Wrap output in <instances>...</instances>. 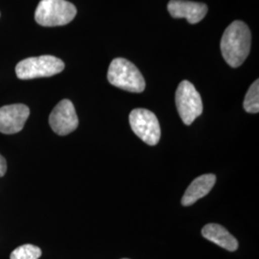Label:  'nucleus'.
<instances>
[{
  "mask_svg": "<svg viewBox=\"0 0 259 259\" xmlns=\"http://www.w3.org/2000/svg\"><path fill=\"white\" fill-rule=\"evenodd\" d=\"M205 239L218 245L225 250L234 251L238 249V242L224 227L218 224H207L202 230Z\"/></svg>",
  "mask_w": 259,
  "mask_h": 259,
  "instance_id": "9b49d317",
  "label": "nucleus"
},
{
  "mask_svg": "<svg viewBox=\"0 0 259 259\" xmlns=\"http://www.w3.org/2000/svg\"><path fill=\"white\" fill-rule=\"evenodd\" d=\"M51 129L59 136H66L77 129L79 120L71 101L64 99L59 103L49 116Z\"/></svg>",
  "mask_w": 259,
  "mask_h": 259,
  "instance_id": "0eeeda50",
  "label": "nucleus"
},
{
  "mask_svg": "<svg viewBox=\"0 0 259 259\" xmlns=\"http://www.w3.org/2000/svg\"><path fill=\"white\" fill-rule=\"evenodd\" d=\"M251 35L248 25L235 20L223 34L221 52L227 64L233 68L240 66L250 54Z\"/></svg>",
  "mask_w": 259,
  "mask_h": 259,
  "instance_id": "f257e3e1",
  "label": "nucleus"
},
{
  "mask_svg": "<svg viewBox=\"0 0 259 259\" xmlns=\"http://www.w3.org/2000/svg\"><path fill=\"white\" fill-rule=\"evenodd\" d=\"M30 110L26 105L14 104L0 108V133L14 135L23 129Z\"/></svg>",
  "mask_w": 259,
  "mask_h": 259,
  "instance_id": "6e6552de",
  "label": "nucleus"
},
{
  "mask_svg": "<svg viewBox=\"0 0 259 259\" xmlns=\"http://www.w3.org/2000/svg\"><path fill=\"white\" fill-rule=\"evenodd\" d=\"M65 69V63L55 56L31 57L20 61L16 66L19 79L31 80L36 78L51 77L61 73Z\"/></svg>",
  "mask_w": 259,
  "mask_h": 259,
  "instance_id": "20e7f679",
  "label": "nucleus"
},
{
  "mask_svg": "<svg viewBox=\"0 0 259 259\" xmlns=\"http://www.w3.org/2000/svg\"><path fill=\"white\" fill-rule=\"evenodd\" d=\"M109 82L123 91L140 93L145 90L146 83L139 68L123 58L114 59L108 70Z\"/></svg>",
  "mask_w": 259,
  "mask_h": 259,
  "instance_id": "f03ea898",
  "label": "nucleus"
},
{
  "mask_svg": "<svg viewBox=\"0 0 259 259\" xmlns=\"http://www.w3.org/2000/svg\"><path fill=\"white\" fill-rule=\"evenodd\" d=\"M244 110L249 113H257L259 111V81L256 80L250 85L243 103Z\"/></svg>",
  "mask_w": 259,
  "mask_h": 259,
  "instance_id": "f8f14e48",
  "label": "nucleus"
},
{
  "mask_svg": "<svg viewBox=\"0 0 259 259\" xmlns=\"http://www.w3.org/2000/svg\"><path fill=\"white\" fill-rule=\"evenodd\" d=\"M133 132L150 146L157 145L160 139V126L154 112L146 109H136L130 113Z\"/></svg>",
  "mask_w": 259,
  "mask_h": 259,
  "instance_id": "423d86ee",
  "label": "nucleus"
},
{
  "mask_svg": "<svg viewBox=\"0 0 259 259\" xmlns=\"http://www.w3.org/2000/svg\"><path fill=\"white\" fill-rule=\"evenodd\" d=\"M7 171V163L6 159L0 155V177H3L5 175Z\"/></svg>",
  "mask_w": 259,
  "mask_h": 259,
  "instance_id": "4468645a",
  "label": "nucleus"
},
{
  "mask_svg": "<svg viewBox=\"0 0 259 259\" xmlns=\"http://www.w3.org/2000/svg\"><path fill=\"white\" fill-rule=\"evenodd\" d=\"M76 15V7L68 1L41 0L35 12V19L41 26L54 27L68 24Z\"/></svg>",
  "mask_w": 259,
  "mask_h": 259,
  "instance_id": "7ed1b4c3",
  "label": "nucleus"
},
{
  "mask_svg": "<svg viewBox=\"0 0 259 259\" xmlns=\"http://www.w3.org/2000/svg\"><path fill=\"white\" fill-rule=\"evenodd\" d=\"M178 112L185 125H191L203 113V102L200 93L188 81L179 84L176 92Z\"/></svg>",
  "mask_w": 259,
  "mask_h": 259,
  "instance_id": "39448f33",
  "label": "nucleus"
},
{
  "mask_svg": "<svg viewBox=\"0 0 259 259\" xmlns=\"http://www.w3.org/2000/svg\"><path fill=\"white\" fill-rule=\"evenodd\" d=\"M167 8L174 19H186L190 24L200 22L208 11L206 4L188 0H170Z\"/></svg>",
  "mask_w": 259,
  "mask_h": 259,
  "instance_id": "1a4fd4ad",
  "label": "nucleus"
},
{
  "mask_svg": "<svg viewBox=\"0 0 259 259\" xmlns=\"http://www.w3.org/2000/svg\"><path fill=\"white\" fill-rule=\"evenodd\" d=\"M123 259H128V258H123Z\"/></svg>",
  "mask_w": 259,
  "mask_h": 259,
  "instance_id": "2eb2a0df",
  "label": "nucleus"
},
{
  "mask_svg": "<svg viewBox=\"0 0 259 259\" xmlns=\"http://www.w3.org/2000/svg\"><path fill=\"white\" fill-rule=\"evenodd\" d=\"M216 183V176L213 174H205L196 178L188 186L182 198V204L189 206L195 204L199 199L208 194Z\"/></svg>",
  "mask_w": 259,
  "mask_h": 259,
  "instance_id": "9d476101",
  "label": "nucleus"
},
{
  "mask_svg": "<svg viewBox=\"0 0 259 259\" xmlns=\"http://www.w3.org/2000/svg\"><path fill=\"white\" fill-rule=\"evenodd\" d=\"M41 256V250L34 245L25 244L13 250L10 259H38Z\"/></svg>",
  "mask_w": 259,
  "mask_h": 259,
  "instance_id": "ddd939ff",
  "label": "nucleus"
}]
</instances>
